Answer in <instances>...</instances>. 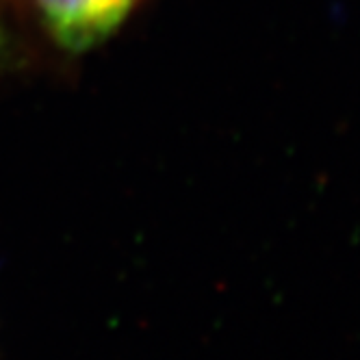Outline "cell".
Masks as SVG:
<instances>
[{
  "mask_svg": "<svg viewBox=\"0 0 360 360\" xmlns=\"http://www.w3.org/2000/svg\"><path fill=\"white\" fill-rule=\"evenodd\" d=\"M0 50H3V33H0Z\"/></svg>",
  "mask_w": 360,
  "mask_h": 360,
  "instance_id": "7a4b0ae2",
  "label": "cell"
},
{
  "mask_svg": "<svg viewBox=\"0 0 360 360\" xmlns=\"http://www.w3.org/2000/svg\"><path fill=\"white\" fill-rule=\"evenodd\" d=\"M53 37L68 50H85L109 37L135 0H35Z\"/></svg>",
  "mask_w": 360,
  "mask_h": 360,
  "instance_id": "6da1fadb",
  "label": "cell"
}]
</instances>
